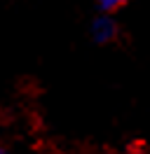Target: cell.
<instances>
[{
    "label": "cell",
    "instance_id": "cell-2",
    "mask_svg": "<svg viewBox=\"0 0 150 154\" xmlns=\"http://www.w3.org/2000/svg\"><path fill=\"white\" fill-rule=\"evenodd\" d=\"M94 2H96V10H99V12L115 14V12H120L122 7H127L131 0H94Z\"/></svg>",
    "mask_w": 150,
    "mask_h": 154
},
{
    "label": "cell",
    "instance_id": "cell-1",
    "mask_svg": "<svg viewBox=\"0 0 150 154\" xmlns=\"http://www.w3.org/2000/svg\"><path fill=\"white\" fill-rule=\"evenodd\" d=\"M89 35L96 45H110L112 40L120 35V26L115 21V14H106V12H99L94 17L92 26H89Z\"/></svg>",
    "mask_w": 150,
    "mask_h": 154
},
{
    "label": "cell",
    "instance_id": "cell-3",
    "mask_svg": "<svg viewBox=\"0 0 150 154\" xmlns=\"http://www.w3.org/2000/svg\"><path fill=\"white\" fill-rule=\"evenodd\" d=\"M0 154H9V152H7V147H5L2 143H0Z\"/></svg>",
    "mask_w": 150,
    "mask_h": 154
}]
</instances>
